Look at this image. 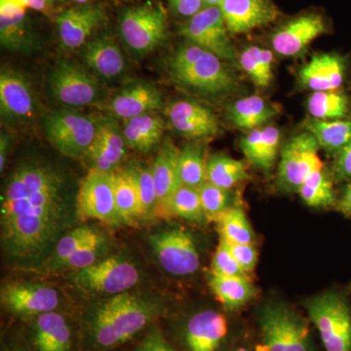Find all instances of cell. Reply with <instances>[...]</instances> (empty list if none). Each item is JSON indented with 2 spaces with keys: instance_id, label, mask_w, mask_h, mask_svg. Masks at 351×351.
<instances>
[{
  "instance_id": "29",
  "label": "cell",
  "mask_w": 351,
  "mask_h": 351,
  "mask_svg": "<svg viewBox=\"0 0 351 351\" xmlns=\"http://www.w3.org/2000/svg\"><path fill=\"white\" fill-rule=\"evenodd\" d=\"M34 345L38 351H71V329L61 314L51 311L38 316Z\"/></svg>"
},
{
  "instance_id": "35",
  "label": "cell",
  "mask_w": 351,
  "mask_h": 351,
  "mask_svg": "<svg viewBox=\"0 0 351 351\" xmlns=\"http://www.w3.org/2000/svg\"><path fill=\"white\" fill-rule=\"evenodd\" d=\"M221 239L228 243L254 244L255 233L243 210L239 207H228L217 217Z\"/></svg>"
},
{
  "instance_id": "12",
  "label": "cell",
  "mask_w": 351,
  "mask_h": 351,
  "mask_svg": "<svg viewBox=\"0 0 351 351\" xmlns=\"http://www.w3.org/2000/svg\"><path fill=\"white\" fill-rule=\"evenodd\" d=\"M161 267L173 276H189L200 267V257L193 237L184 230L156 233L149 239Z\"/></svg>"
},
{
  "instance_id": "47",
  "label": "cell",
  "mask_w": 351,
  "mask_h": 351,
  "mask_svg": "<svg viewBox=\"0 0 351 351\" xmlns=\"http://www.w3.org/2000/svg\"><path fill=\"white\" fill-rule=\"evenodd\" d=\"M136 351H176L174 348L166 341L162 332L154 329L147 332V336L138 345Z\"/></svg>"
},
{
  "instance_id": "4",
  "label": "cell",
  "mask_w": 351,
  "mask_h": 351,
  "mask_svg": "<svg viewBox=\"0 0 351 351\" xmlns=\"http://www.w3.org/2000/svg\"><path fill=\"white\" fill-rule=\"evenodd\" d=\"M258 324L267 351H313L308 324L285 304H265L258 313Z\"/></svg>"
},
{
  "instance_id": "41",
  "label": "cell",
  "mask_w": 351,
  "mask_h": 351,
  "mask_svg": "<svg viewBox=\"0 0 351 351\" xmlns=\"http://www.w3.org/2000/svg\"><path fill=\"white\" fill-rule=\"evenodd\" d=\"M172 216L180 217L195 223H202L206 218L197 188L182 184L171 202Z\"/></svg>"
},
{
  "instance_id": "19",
  "label": "cell",
  "mask_w": 351,
  "mask_h": 351,
  "mask_svg": "<svg viewBox=\"0 0 351 351\" xmlns=\"http://www.w3.org/2000/svg\"><path fill=\"white\" fill-rule=\"evenodd\" d=\"M126 142L114 119L98 120L96 136L85 154L90 169L113 172L126 156Z\"/></svg>"
},
{
  "instance_id": "43",
  "label": "cell",
  "mask_w": 351,
  "mask_h": 351,
  "mask_svg": "<svg viewBox=\"0 0 351 351\" xmlns=\"http://www.w3.org/2000/svg\"><path fill=\"white\" fill-rule=\"evenodd\" d=\"M98 232L93 228H88V226L75 228L73 232H69L57 244L55 258H56L58 263L64 265L66 261L77 249H80L82 245L86 243L90 239H93Z\"/></svg>"
},
{
  "instance_id": "48",
  "label": "cell",
  "mask_w": 351,
  "mask_h": 351,
  "mask_svg": "<svg viewBox=\"0 0 351 351\" xmlns=\"http://www.w3.org/2000/svg\"><path fill=\"white\" fill-rule=\"evenodd\" d=\"M334 164V175L337 180L351 179V142L336 152Z\"/></svg>"
},
{
  "instance_id": "15",
  "label": "cell",
  "mask_w": 351,
  "mask_h": 351,
  "mask_svg": "<svg viewBox=\"0 0 351 351\" xmlns=\"http://www.w3.org/2000/svg\"><path fill=\"white\" fill-rule=\"evenodd\" d=\"M171 125L182 137L201 140L221 133L218 117L209 108L193 100L173 101L166 110Z\"/></svg>"
},
{
  "instance_id": "45",
  "label": "cell",
  "mask_w": 351,
  "mask_h": 351,
  "mask_svg": "<svg viewBox=\"0 0 351 351\" xmlns=\"http://www.w3.org/2000/svg\"><path fill=\"white\" fill-rule=\"evenodd\" d=\"M104 243H105V239H104L103 235L100 232L97 233L93 239H90L86 243L82 245L80 249H77L66 261L64 265L71 267V269L77 270L91 267L94 263H96L99 252H100Z\"/></svg>"
},
{
  "instance_id": "14",
  "label": "cell",
  "mask_w": 351,
  "mask_h": 351,
  "mask_svg": "<svg viewBox=\"0 0 351 351\" xmlns=\"http://www.w3.org/2000/svg\"><path fill=\"white\" fill-rule=\"evenodd\" d=\"M36 96L31 83L19 71L2 69L0 75V112L11 125L29 121L36 113Z\"/></svg>"
},
{
  "instance_id": "33",
  "label": "cell",
  "mask_w": 351,
  "mask_h": 351,
  "mask_svg": "<svg viewBox=\"0 0 351 351\" xmlns=\"http://www.w3.org/2000/svg\"><path fill=\"white\" fill-rule=\"evenodd\" d=\"M114 179L115 204L122 223H132L142 219V209L135 182L128 171L119 169L113 171Z\"/></svg>"
},
{
  "instance_id": "54",
  "label": "cell",
  "mask_w": 351,
  "mask_h": 351,
  "mask_svg": "<svg viewBox=\"0 0 351 351\" xmlns=\"http://www.w3.org/2000/svg\"><path fill=\"white\" fill-rule=\"evenodd\" d=\"M232 351H251L249 350L248 348H246V346H237V348H235L234 350Z\"/></svg>"
},
{
  "instance_id": "3",
  "label": "cell",
  "mask_w": 351,
  "mask_h": 351,
  "mask_svg": "<svg viewBox=\"0 0 351 351\" xmlns=\"http://www.w3.org/2000/svg\"><path fill=\"white\" fill-rule=\"evenodd\" d=\"M156 313L154 306L137 297L126 293L113 295L92 316L88 325L90 338L98 348H115L142 331Z\"/></svg>"
},
{
  "instance_id": "11",
  "label": "cell",
  "mask_w": 351,
  "mask_h": 351,
  "mask_svg": "<svg viewBox=\"0 0 351 351\" xmlns=\"http://www.w3.org/2000/svg\"><path fill=\"white\" fill-rule=\"evenodd\" d=\"M319 149L317 140L308 132L290 138L281 149L278 169L280 186L298 191L309 176L322 169Z\"/></svg>"
},
{
  "instance_id": "32",
  "label": "cell",
  "mask_w": 351,
  "mask_h": 351,
  "mask_svg": "<svg viewBox=\"0 0 351 351\" xmlns=\"http://www.w3.org/2000/svg\"><path fill=\"white\" fill-rule=\"evenodd\" d=\"M217 299L228 309H237L256 295V288L247 277L219 276L212 274L209 280Z\"/></svg>"
},
{
  "instance_id": "50",
  "label": "cell",
  "mask_w": 351,
  "mask_h": 351,
  "mask_svg": "<svg viewBox=\"0 0 351 351\" xmlns=\"http://www.w3.org/2000/svg\"><path fill=\"white\" fill-rule=\"evenodd\" d=\"M0 3H12L23 8H32L40 12H47L50 5L47 0H0Z\"/></svg>"
},
{
  "instance_id": "31",
  "label": "cell",
  "mask_w": 351,
  "mask_h": 351,
  "mask_svg": "<svg viewBox=\"0 0 351 351\" xmlns=\"http://www.w3.org/2000/svg\"><path fill=\"white\" fill-rule=\"evenodd\" d=\"M304 128L328 152H338L351 142V119H309L304 122Z\"/></svg>"
},
{
  "instance_id": "36",
  "label": "cell",
  "mask_w": 351,
  "mask_h": 351,
  "mask_svg": "<svg viewBox=\"0 0 351 351\" xmlns=\"http://www.w3.org/2000/svg\"><path fill=\"white\" fill-rule=\"evenodd\" d=\"M239 64L256 86H269L274 78V54L257 46L246 48L241 53Z\"/></svg>"
},
{
  "instance_id": "20",
  "label": "cell",
  "mask_w": 351,
  "mask_h": 351,
  "mask_svg": "<svg viewBox=\"0 0 351 351\" xmlns=\"http://www.w3.org/2000/svg\"><path fill=\"white\" fill-rule=\"evenodd\" d=\"M1 302L14 313L41 315L54 311L59 306L57 291L39 284H9L1 291Z\"/></svg>"
},
{
  "instance_id": "26",
  "label": "cell",
  "mask_w": 351,
  "mask_h": 351,
  "mask_svg": "<svg viewBox=\"0 0 351 351\" xmlns=\"http://www.w3.org/2000/svg\"><path fill=\"white\" fill-rule=\"evenodd\" d=\"M82 57L88 68L104 80H114L126 69L125 57L119 44L108 36L88 43L83 49Z\"/></svg>"
},
{
  "instance_id": "24",
  "label": "cell",
  "mask_w": 351,
  "mask_h": 351,
  "mask_svg": "<svg viewBox=\"0 0 351 351\" xmlns=\"http://www.w3.org/2000/svg\"><path fill=\"white\" fill-rule=\"evenodd\" d=\"M0 41L2 47L18 53H31L38 47V39L25 16V8L0 3Z\"/></svg>"
},
{
  "instance_id": "6",
  "label": "cell",
  "mask_w": 351,
  "mask_h": 351,
  "mask_svg": "<svg viewBox=\"0 0 351 351\" xmlns=\"http://www.w3.org/2000/svg\"><path fill=\"white\" fill-rule=\"evenodd\" d=\"M98 121L89 115L62 108L46 115L43 128L58 152L71 158L85 157L96 136Z\"/></svg>"
},
{
  "instance_id": "46",
  "label": "cell",
  "mask_w": 351,
  "mask_h": 351,
  "mask_svg": "<svg viewBox=\"0 0 351 351\" xmlns=\"http://www.w3.org/2000/svg\"><path fill=\"white\" fill-rule=\"evenodd\" d=\"M225 240V239H223ZM226 241V240H225ZM228 248L233 257L245 272L253 271L258 262V252L254 244L228 243Z\"/></svg>"
},
{
  "instance_id": "37",
  "label": "cell",
  "mask_w": 351,
  "mask_h": 351,
  "mask_svg": "<svg viewBox=\"0 0 351 351\" xmlns=\"http://www.w3.org/2000/svg\"><path fill=\"white\" fill-rule=\"evenodd\" d=\"M307 110L313 119H343L350 113L348 96L336 91L314 92L307 101Z\"/></svg>"
},
{
  "instance_id": "10",
  "label": "cell",
  "mask_w": 351,
  "mask_h": 351,
  "mask_svg": "<svg viewBox=\"0 0 351 351\" xmlns=\"http://www.w3.org/2000/svg\"><path fill=\"white\" fill-rule=\"evenodd\" d=\"M76 213L82 219H98L107 225L122 223L115 204L112 172L90 169L76 196Z\"/></svg>"
},
{
  "instance_id": "25",
  "label": "cell",
  "mask_w": 351,
  "mask_h": 351,
  "mask_svg": "<svg viewBox=\"0 0 351 351\" xmlns=\"http://www.w3.org/2000/svg\"><path fill=\"white\" fill-rule=\"evenodd\" d=\"M346 69L338 55L318 54L300 69L299 80L302 86L314 92L336 91L345 80Z\"/></svg>"
},
{
  "instance_id": "22",
  "label": "cell",
  "mask_w": 351,
  "mask_h": 351,
  "mask_svg": "<svg viewBox=\"0 0 351 351\" xmlns=\"http://www.w3.org/2000/svg\"><path fill=\"white\" fill-rule=\"evenodd\" d=\"M164 108L160 90L147 82H136L120 90L108 101V110L121 119L158 112Z\"/></svg>"
},
{
  "instance_id": "23",
  "label": "cell",
  "mask_w": 351,
  "mask_h": 351,
  "mask_svg": "<svg viewBox=\"0 0 351 351\" xmlns=\"http://www.w3.org/2000/svg\"><path fill=\"white\" fill-rule=\"evenodd\" d=\"M223 314L203 311L189 318L184 328V343L189 351H218L228 336Z\"/></svg>"
},
{
  "instance_id": "56",
  "label": "cell",
  "mask_w": 351,
  "mask_h": 351,
  "mask_svg": "<svg viewBox=\"0 0 351 351\" xmlns=\"http://www.w3.org/2000/svg\"><path fill=\"white\" fill-rule=\"evenodd\" d=\"M73 1L77 2L80 4H86L89 0H73Z\"/></svg>"
},
{
  "instance_id": "34",
  "label": "cell",
  "mask_w": 351,
  "mask_h": 351,
  "mask_svg": "<svg viewBox=\"0 0 351 351\" xmlns=\"http://www.w3.org/2000/svg\"><path fill=\"white\" fill-rule=\"evenodd\" d=\"M248 178L242 161L216 154L207 162V182L219 188L230 189Z\"/></svg>"
},
{
  "instance_id": "38",
  "label": "cell",
  "mask_w": 351,
  "mask_h": 351,
  "mask_svg": "<svg viewBox=\"0 0 351 351\" xmlns=\"http://www.w3.org/2000/svg\"><path fill=\"white\" fill-rule=\"evenodd\" d=\"M179 175L182 184L193 188H200L207 182V163L199 145H186L180 152Z\"/></svg>"
},
{
  "instance_id": "30",
  "label": "cell",
  "mask_w": 351,
  "mask_h": 351,
  "mask_svg": "<svg viewBox=\"0 0 351 351\" xmlns=\"http://www.w3.org/2000/svg\"><path fill=\"white\" fill-rule=\"evenodd\" d=\"M277 113V108L262 97L250 96L239 99L230 106L228 117L239 128L255 130L276 117Z\"/></svg>"
},
{
  "instance_id": "2",
  "label": "cell",
  "mask_w": 351,
  "mask_h": 351,
  "mask_svg": "<svg viewBox=\"0 0 351 351\" xmlns=\"http://www.w3.org/2000/svg\"><path fill=\"white\" fill-rule=\"evenodd\" d=\"M169 73L178 84L208 98H221L239 91L240 83L230 66L189 41L179 46L171 57Z\"/></svg>"
},
{
  "instance_id": "9",
  "label": "cell",
  "mask_w": 351,
  "mask_h": 351,
  "mask_svg": "<svg viewBox=\"0 0 351 351\" xmlns=\"http://www.w3.org/2000/svg\"><path fill=\"white\" fill-rule=\"evenodd\" d=\"M180 34L189 43L209 51L223 61H237V53L219 6L204 7L180 27Z\"/></svg>"
},
{
  "instance_id": "1",
  "label": "cell",
  "mask_w": 351,
  "mask_h": 351,
  "mask_svg": "<svg viewBox=\"0 0 351 351\" xmlns=\"http://www.w3.org/2000/svg\"><path fill=\"white\" fill-rule=\"evenodd\" d=\"M63 179L45 163L21 165L7 182L1 200V225L13 219L59 225L63 211Z\"/></svg>"
},
{
  "instance_id": "28",
  "label": "cell",
  "mask_w": 351,
  "mask_h": 351,
  "mask_svg": "<svg viewBox=\"0 0 351 351\" xmlns=\"http://www.w3.org/2000/svg\"><path fill=\"white\" fill-rule=\"evenodd\" d=\"M122 130L127 145L138 152H149L160 143L165 122L156 113H147L124 120Z\"/></svg>"
},
{
  "instance_id": "52",
  "label": "cell",
  "mask_w": 351,
  "mask_h": 351,
  "mask_svg": "<svg viewBox=\"0 0 351 351\" xmlns=\"http://www.w3.org/2000/svg\"><path fill=\"white\" fill-rule=\"evenodd\" d=\"M339 209L343 212V214L350 216L351 215V182L346 186L345 193H343V198L339 203Z\"/></svg>"
},
{
  "instance_id": "49",
  "label": "cell",
  "mask_w": 351,
  "mask_h": 351,
  "mask_svg": "<svg viewBox=\"0 0 351 351\" xmlns=\"http://www.w3.org/2000/svg\"><path fill=\"white\" fill-rule=\"evenodd\" d=\"M169 4L176 15L189 19L206 7L203 0H169Z\"/></svg>"
},
{
  "instance_id": "5",
  "label": "cell",
  "mask_w": 351,
  "mask_h": 351,
  "mask_svg": "<svg viewBox=\"0 0 351 351\" xmlns=\"http://www.w3.org/2000/svg\"><path fill=\"white\" fill-rule=\"evenodd\" d=\"M306 306L326 351H351V309L346 298L331 291L308 300Z\"/></svg>"
},
{
  "instance_id": "13",
  "label": "cell",
  "mask_w": 351,
  "mask_h": 351,
  "mask_svg": "<svg viewBox=\"0 0 351 351\" xmlns=\"http://www.w3.org/2000/svg\"><path fill=\"white\" fill-rule=\"evenodd\" d=\"M138 279L140 274L133 263L110 257L78 270L75 280L88 291L115 295L125 293L138 283Z\"/></svg>"
},
{
  "instance_id": "40",
  "label": "cell",
  "mask_w": 351,
  "mask_h": 351,
  "mask_svg": "<svg viewBox=\"0 0 351 351\" xmlns=\"http://www.w3.org/2000/svg\"><path fill=\"white\" fill-rule=\"evenodd\" d=\"M137 188L142 209V219L156 217V193L152 170L138 163H131L125 168Z\"/></svg>"
},
{
  "instance_id": "53",
  "label": "cell",
  "mask_w": 351,
  "mask_h": 351,
  "mask_svg": "<svg viewBox=\"0 0 351 351\" xmlns=\"http://www.w3.org/2000/svg\"><path fill=\"white\" fill-rule=\"evenodd\" d=\"M223 0H203L205 6H219Z\"/></svg>"
},
{
  "instance_id": "51",
  "label": "cell",
  "mask_w": 351,
  "mask_h": 351,
  "mask_svg": "<svg viewBox=\"0 0 351 351\" xmlns=\"http://www.w3.org/2000/svg\"><path fill=\"white\" fill-rule=\"evenodd\" d=\"M11 147V137L7 133H1L0 137V171L3 172L8 157L9 149Z\"/></svg>"
},
{
  "instance_id": "44",
  "label": "cell",
  "mask_w": 351,
  "mask_h": 351,
  "mask_svg": "<svg viewBox=\"0 0 351 351\" xmlns=\"http://www.w3.org/2000/svg\"><path fill=\"white\" fill-rule=\"evenodd\" d=\"M212 274L219 276L246 277V272L233 257L232 252L225 240L221 239L213 261H212Z\"/></svg>"
},
{
  "instance_id": "55",
  "label": "cell",
  "mask_w": 351,
  "mask_h": 351,
  "mask_svg": "<svg viewBox=\"0 0 351 351\" xmlns=\"http://www.w3.org/2000/svg\"><path fill=\"white\" fill-rule=\"evenodd\" d=\"M49 5H53V4L60 3V2H63L64 0H47Z\"/></svg>"
},
{
  "instance_id": "39",
  "label": "cell",
  "mask_w": 351,
  "mask_h": 351,
  "mask_svg": "<svg viewBox=\"0 0 351 351\" xmlns=\"http://www.w3.org/2000/svg\"><path fill=\"white\" fill-rule=\"evenodd\" d=\"M298 191L304 203L311 207H328L336 202L331 178L323 168L309 176Z\"/></svg>"
},
{
  "instance_id": "18",
  "label": "cell",
  "mask_w": 351,
  "mask_h": 351,
  "mask_svg": "<svg viewBox=\"0 0 351 351\" xmlns=\"http://www.w3.org/2000/svg\"><path fill=\"white\" fill-rule=\"evenodd\" d=\"M180 151L170 140H166L159 149L152 165V177L156 193V217L169 218L171 202L177 189L182 186L179 175Z\"/></svg>"
},
{
  "instance_id": "27",
  "label": "cell",
  "mask_w": 351,
  "mask_h": 351,
  "mask_svg": "<svg viewBox=\"0 0 351 351\" xmlns=\"http://www.w3.org/2000/svg\"><path fill=\"white\" fill-rule=\"evenodd\" d=\"M281 133L274 126L255 129L241 138L240 147L247 160L263 171L274 167L280 145Z\"/></svg>"
},
{
  "instance_id": "21",
  "label": "cell",
  "mask_w": 351,
  "mask_h": 351,
  "mask_svg": "<svg viewBox=\"0 0 351 351\" xmlns=\"http://www.w3.org/2000/svg\"><path fill=\"white\" fill-rule=\"evenodd\" d=\"M104 20L105 12L96 4H82L60 13L56 25L62 46L68 50L82 47Z\"/></svg>"
},
{
  "instance_id": "8",
  "label": "cell",
  "mask_w": 351,
  "mask_h": 351,
  "mask_svg": "<svg viewBox=\"0 0 351 351\" xmlns=\"http://www.w3.org/2000/svg\"><path fill=\"white\" fill-rule=\"evenodd\" d=\"M53 98L68 107H84L100 100L104 89L99 80L80 64L59 60L48 78Z\"/></svg>"
},
{
  "instance_id": "7",
  "label": "cell",
  "mask_w": 351,
  "mask_h": 351,
  "mask_svg": "<svg viewBox=\"0 0 351 351\" xmlns=\"http://www.w3.org/2000/svg\"><path fill=\"white\" fill-rule=\"evenodd\" d=\"M119 31L127 47L136 56H145L165 40L167 18L162 6L152 4L127 9L120 18Z\"/></svg>"
},
{
  "instance_id": "42",
  "label": "cell",
  "mask_w": 351,
  "mask_h": 351,
  "mask_svg": "<svg viewBox=\"0 0 351 351\" xmlns=\"http://www.w3.org/2000/svg\"><path fill=\"white\" fill-rule=\"evenodd\" d=\"M203 210L207 219L216 221L221 212L228 209L230 196L228 189L219 188L211 182H206L198 188Z\"/></svg>"
},
{
  "instance_id": "16",
  "label": "cell",
  "mask_w": 351,
  "mask_h": 351,
  "mask_svg": "<svg viewBox=\"0 0 351 351\" xmlns=\"http://www.w3.org/2000/svg\"><path fill=\"white\" fill-rule=\"evenodd\" d=\"M326 31V22L320 14H302L288 21L272 34V48L281 56H297Z\"/></svg>"
},
{
  "instance_id": "17",
  "label": "cell",
  "mask_w": 351,
  "mask_h": 351,
  "mask_svg": "<svg viewBox=\"0 0 351 351\" xmlns=\"http://www.w3.org/2000/svg\"><path fill=\"white\" fill-rule=\"evenodd\" d=\"M230 34H246L274 22L280 15L272 0H223L219 4Z\"/></svg>"
}]
</instances>
